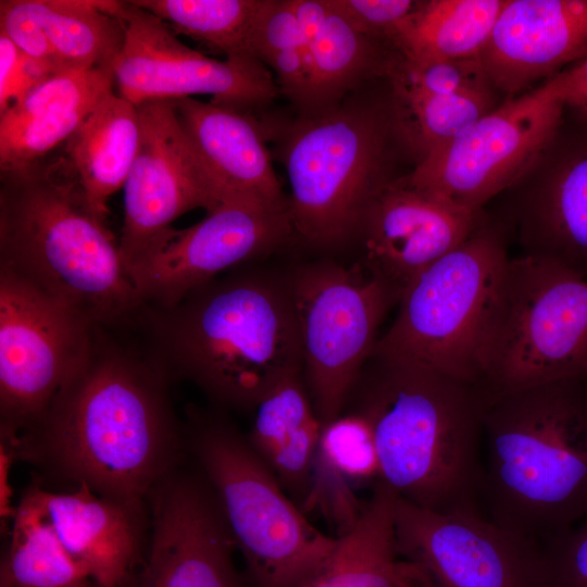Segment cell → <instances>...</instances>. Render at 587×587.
Wrapping results in <instances>:
<instances>
[{
  "mask_svg": "<svg viewBox=\"0 0 587 587\" xmlns=\"http://www.w3.org/2000/svg\"><path fill=\"white\" fill-rule=\"evenodd\" d=\"M172 377L96 327L90 353L40 419L13 438L16 459L51 480L148 510L155 487L180 467L185 424L170 396Z\"/></svg>",
  "mask_w": 587,
  "mask_h": 587,
  "instance_id": "6da1fadb",
  "label": "cell"
},
{
  "mask_svg": "<svg viewBox=\"0 0 587 587\" xmlns=\"http://www.w3.org/2000/svg\"><path fill=\"white\" fill-rule=\"evenodd\" d=\"M147 350L172 379L195 384L220 409L253 411L287 376L302 372L287 275L235 267L168 308L145 305Z\"/></svg>",
  "mask_w": 587,
  "mask_h": 587,
  "instance_id": "7a4b0ae2",
  "label": "cell"
},
{
  "mask_svg": "<svg viewBox=\"0 0 587 587\" xmlns=\"http://www.w3.org/2000/svg\"><path fill=\"white\" fill-rule=\"evenodd\" d=\"M486 404L477 385L372 355L344 412L370 425L379 483L398 498L436 512L480 511Z\"/></svg>",
  "mask_w": 587,
  "mask_h": 587,
  "instance_id": "3957f363",
  "label": "cell"
},
{
  "mask_svg": "<svg viewBox=\"0 0 587 587\" xmlns=\"http://www.w3.org/2000/svg\"><path fill=\"white\" fill-rule=\"evenodd\" d=\"M0 268L95 326L138 325L145 303L66 155L0 171Z\"/></svg>",
  "mask_w": 587,
  "mask_h": 587,
  "instance_id": "277c9868",
  "label": "cell"
},
{
  "mask_svg": "<svg viewBox=\"0 0 587 587\" xmlns=\"http://www.w3.org/2000/svg\"><path fill=\"white\" fill-rule=\"evenodd\" d=\"M480 504L540 544L587 517V378L487 400Z\"/></svg>",
  "mask_w": 587,
  "mask_h": 587,
  "instance_id": "5b68a950",
  "label": "cell"
},
{
  "mask_svg": "<svg viewBox=\"0 0 587 587\" xmlns=\"http://www.w3.org/2000/svg\"><path fill=\"white\" fill-rule=\"evenodd\" d=\"M186 447L210 486L254 587H302L333 553L320 530L221 412L192 411Z\"/></svg>",
  "mask_w": 587,
  "mask_h": 587,
  "instance_id": "8992f818",
  "label": "cell"
},
{
  "mask_svg": "<svg viewBox=\"0 0 587 587\" xmlns=\"http://www.w3.org/2000/svg\"><path fill=\"white\" fill-rule=\"evenodd\" d=\"M510 259L507 225L486 216L408 286L372 355L423 365L482 387L484 345Z\"/></svg>",
  "mask_w": 587,
  "mask_h": 587,
  "instance_id": "52a82bcc",
  "label": "cell"
},
{
  "mask_svg": "<svg viewBox=\"0 0 587 587\" xmlns=\"http://www.w3.org/2000/svg\"><path fill=\"white\" fill-rule=\"evenodd\" d=\"M394 139L389 105L339 102L298 122L283 151L294 230L317 247L357 235L372 199L394 180Z\"/></svg>",
  "mask_w": 587,
  "mask_h": 587,
  "instance_id": "ba28073f",
  "label": "cell"
},
{
  "mask_svg": "<svg viewBox=\"0 0 587 587\" xmlns=\"http://www.w3.org/2000/svg\"><path fill=\"white\" fill-rule=\"evenodd\" d=\"M587 378V279L549 260L511 258L483 350L487 400Z\"/></svg>",
  "mask_w": 587,
  "mask_h": 587,
  "instance_id": "9c48e42d",
  "label": "cell"
},
{
  "mask_svg": "<svg viewBox=\"0 0 587 587\" xmlns=\"http://www.w3.org/2000/svg\"><path fill=\"white\" fill-rule=\"evenodd\" d=\"M302 372L316 414L326 424L346 407L373 354L378 328L399 296L360 263L302 264L287 275Z\"/></svg>",
  "mask_w": 587,
  "mask_h": 587,
  "instance_id": "30bf717a",
  "label": "cell"
},
{
  "mask_svg": "<svg viewBox=\"0 0 587 587\" xmlns=\"http://www.w3.org/2000/svg\"><path fill=\"white\" fill-rule=\"evenodd\" d=\"M565 110L549 78L479 117L416 163L404 178L457 208L483 211L532 165L554 135Z\"/></svg>",
  "mask_w": 587,
  "mask_h": 587,
  "instance_id": "8fae6325",
  "label": "cell"
},
{
  "mask_svg": "<svg viewBox=\"0 0 587 587\" xmlns=\"http://www.w3.org/2000/svg\"><path fill=\"white\" fill-rule=\"evenodd\" d=\"M0 268V432L17 437L87 360L95 328Z\"/></svg>",
  "mask_w": 587,
  "mask_h": 587,
  "instance_id": "7c38bea8",
  "label": "cell"
},
{
  "mask_svg": "<svg viewBox=\"0 0 587 587\" xmlns=\"http://www.w3.org/2000/svg\"><path fill=\"white\" fill-rule=\"evenodd\" d=\"M109 9L125 24L114 83L135 105L210 95L216 104L253 113L276 97L275 78L257 58L217 61L184 45L167 24L132 1H110Z\"/></svg>",
  "mask_w": 587,
  "mask_h": 587,
  "instance_id": "4fadbf2b",
  "label": "cell"
},
{
  "mask_svg": "<svg viewBox=\"0 0 587 587\" xmlns=\"http://www.w3.org/2000/svg\"><path fill=\"white\" fill-rule=\"evenodd\" d=\"M399 555L426 587H547L541 544L480 511L436 512L397 497Z\"/></svg>",
  "mask_w": 587,
  "mask_h": 587,
  "instance_id": "5bb4252c",
  "label": "cell"
},
{
  "mask_svg": "<svg viewBox=\"0 0 587 587\" xmlns=\"http://www.w3.org/2000/svg\"><path fill=\"white\" fill-rule=\"evenodd\" d=\"M292 229L289 205L226 201L188 228H170L127 271L145 305L168 308L217 276L266 257Z\"/></svg>",
  "mask_w": 587,
  "mask_h": 587,
  "instance_id": "9a60e30c",
  "label": "cell"
},
{
  "mask_svg": "<svg viewBox=\"0 0 587 587\" xmlns=\"http://www.w3.org/2000/svg\"><path fill=\"white\" fill-rule=\"evenodd\" d=\"M137 108L139 147L124 184V221L117 242L126 268L177 217L198 208L210 212L224 202L185 134L173 101L151 100Z\"/></svg>",
  "mask_w": 587,
  "mask_h": 587,
  "instance_id": "2e32d148",
  "label": "cell"
},
{
  "mask_svg": "<svg viewBox=\"0 0 587 587\" xmlns=\"http://www.w3.org/2000/svg\"><path fill=\"white\" fill-rule=\"evenodd\" d=\"M575 115L504 192L523 254L587 279V117Z\"/></svg>",
  "mask_w": 587,
  "mask_h": 587,
  "instance_id": "e0dca14e",
  "label": "cell"
},
{
  "mask_svg": "<svg viewBox=\"0 0 587 587\" xmlns=\"http://www.w3.org/2000/svg\"><path fill=\"white\" fill-rule=\"evenodd\" d=\"M149 546L133 587H245L235 542L202 475L182 467L152 491Z\"/></svg>",
  "mask_w": 587,
  "mask_h": 587,
  "instance_id": "ac0fdd59",
  "label": "cell"
},
{
  "mask_svg": "<svg viewBox=\"0 0 587 587\" xmlns=\"http://www.w3.org/2000/svg\"><path fill=\"white\" fill-rule=\"evenodd\" d=\"M486 218L411 186L404 177L387 184L370 202L358 234L361 265L385 282L399 300L427 267L464 241Z\"/></svg>",
  "mask_w": 587,
  "mask_h": 587,
  "instance_id": "d6986e66",
  "label": "cell"
},
{
  "mask_svg": "<svg viewBox=\"0 0 587 587\" xmlns=\"http://www.w3.org/2000/svg\"><path fill=\"white\" fill-rule=\"evenodd\" d=\"M587 57V0H507L479 61L514 96Z\"/></svg>",
  "mask_w": 587,
  "mask_h": 587,
  "instance_id": "ffe728a7",
  "label": "cell"
},
{
  "mask_svg": "<svg viewBox=\"0 0 587 587\" xmlns=\"http://www.w3.org/2000/svg\"><path fill=\"white\" fill-rule=\"evenodd\" d=\"M28 488L64 549L92 582L129 585L149 529V509L101 497L86 486L57 491L37 480Z\"/></svg>",
  "mask_w": 587,
  "mask_h": 587,
  "instance_id": "44dd1931",
  "label": "cell"
},
{
  "mask_svg": "<svg viewBox=\"0 0 587 587\" xmlns=\"http://www.w3.org/2000/svg\"><path fill=\"white\" fill-rule=\"evenodd\" d=\"M177 118L224 202L246 200L287 207L253 113L191 98L174 99Z\"/></svg>",
  "mask_w": 587,
  "mask_h": 587,
  "instance_id": "7402d4cb",
  "label": "cell"
},
{
  "mask_svg": "<svg viewBox=\"0 0 587 587\" xmlns=\"http://www.w3.org/2000/svg\"><path fill=\"white\" fill-rule=\"evenodd\" d=\"M112 70L57 73L0 114V171L21 168L65 143L112 90Z\"/></svg>",
  "mask_w": 587,
  "mask_h": 587,
  "instance_id": "603a6c76",
  "label": "cell"
},
{
  "mask_svg": "<svg viewBox=\"0 0 587 587\" xmlns=\"http://www.w3.org/2000/svg\"><path fill=\"white\" fill-rule=\"evenodd\" d=\"M378 482L379 461L371 427L360 414L345 411L322 427L301 509L307 515L320 513L339 537L362 513L365 503L358 492Z\"/></svg>",
  "mask_w": 587,
  "mask_h": 587,
  "instance_id": "cb8c5ba5",
  "label": "cell"
},
{
  "mask_svg": "<svg viewBox=\"0 0 587 587\" xmlns=\"http://www.w3.org/2000/svg\"><path fill=\"white\" fill-rule=\"evenodd\" d=\"M247 439L292 500L302 505L323 424L302 372L274 386L253 410Z\"/></svg>",
  "mask_w": 587,
  "mask_h": 587,
  "instance_id": "d4e9b609",
  "label": "cell"
},
{
  "mask_svg": "<svg viewBox=\"0 0 587 587\" xmlns=\"http://www.w3.org/2000/svg\"><path fill=\"white\" fill-rule=\"evenodd\" d=\"M308 43L315 86V111L339 102L373 75H386L394 50L361 32L333 0H291Z\"/></svg>",
  "mask_w": 587,
  "mask_h": 587,
  "instance_id": "484cf974",
  "label": "cell"
},
{
  "mask_svg": "<svg viewBox=\"0 0 587 587\" xmlns=\"http://www.w3.org/2000/svg\"><path fill=\"white\" fill-rule=\"evenodd\" d=\"M396 499L378 482L355 524L336 537L327 562L302 587H426L420 570L397 551Z\"/></svg>",
  "mask_w": 587,
  "mask_h": 587,
  "instance_id": "4316f807",
  "label": "cell"
},
{
  "mask_svg": "<svg viewBox=\"0 0 587 587\" xmlns=\"http://www.w3.org/2000/svg\"><path fill=\"white\" fill-rule=\"evenodd\" d=\"M139 139L137 105L111 91L65 142L64 154L78 176L87 203L103 223L109 199L124 187Z\"/></svg>",
  "mask_w": 587,
  "mask_h": 587,
  "instance_id": "83f0119b",
  "label": "cell"
},
{
  "mask_svg": "<svg viewBox=\"0 0 587 587\" xmlns=\"http://www.w3.org/2000/svg\"><path fill=\"white\" fill-rule=\"evenodd\" d=\"M505 3L507 0L420 1L391 47L411 60H479Z\"/></svg>",
  "mask_w": 587,
  "mask_h": 587,
  "instance_id": "f1b7e54d",
  "label": "cell"
},
{
  "mask_svg": "<svg viewBox=\"0 0 587 587\" xmlns=\"http://www.w3.org/2000/svg\"><path fill=\"white\" fill-rule=\"evenodd\" d=\"M92 580L72 559L27 488L12 517L0 587H86Z\"/></svg>",
  "mask_w": 587,
  "mask_h": 587,
  "instance_id": "f546056e",
  "label": "cell"
},
{
  "mask_svg": "<svg viewBox=\"0 0 587 587\" xmlns=\"http://www.w3.org/2000/svg\"><path fill=\"white\" fill-rule=\"evenodd\" d=\"M42 28L65 70L108 68L125 41V24L108 1L33 0Z\"/></svg>",
  "mask_w": 587,
  "mask_h": 587,
  "instance_id": "4dcf8cb0",
  "label": "cell"
},
{
  "mask_svg": "<svg viewBox=\"0 0 587 587\" xmlns=\"http://www.w3.org/2000/svg\"><path fill=\"white\" fill-rule=\"evenodd\" d=\"M492 86L457 93L391 91L389 111L398 141L422 161L497 105Z\"/></svg>",
  "mask_w": 587,
  "mask_h": 587,
  "instance_id": "1f68e13d",
  "label": "cell"
},
{
  "mask_svg": "<svg viewBox=\"0 0 587 587\" xmlns=\"http://www.w3.org/2000/svg\"><path fill=\"white\" fill-rule=\"evenodd\" d=\"M251 54L275 75L285 95L315 109L313 68L291 0H263L250 39Z\"/></svg>",
  "mask_w": 587,
  "mask_h": 587,
  "instance_id": "d6a6232c",
  "label": "cell"
},
{
  "mask_svg": "<svg viewBox=\"0 0 587 587\" xmlns=\"http://www.w3.org/2000/svg\"><path fill=\"white\" fill-rule=\"evenodd\" d=\"M176 33L228 57L252 55L250 39L263 0H132ZM253 57V55H252Z\"/></svg>",
  "mask_w": 587,
  "mask_h": 587,
  "instance_id": "836d02e7",
  "label": "cell"
},
{
  "mask_svg": "<svg viewBox=\"0 0 587 587\" xmlns=\"http://www.w3.org/2000/svg\"><path fill=\"white\" fill-rule=\"evenodd\" d=\"M541 547L547 587H587V517Z\"/></svg>",
  "mask_w": 587,
  "mask_h": 587,
  "instance_id": "e575fe53",
  "label": "cell"
},
{
  "mask_svg": "<svg viewBox=\"0 0 587 587\" xmlns=\"http://www.w3.org/2000/svg\"><path fill=\"white\" fill-rule=\"evenodd\" d=\"M0 32L5 34L26 55L46 64L54 73L65 70L55 54L33 0H1Z\"/></svg>",
  "mask_w": 587,
  "mask_h": 587,
  "instance_id": "d590c367",
  "label": "cell"
},
{
  "mask_svg": "<svg viewBox=\"0 0 587 587\" xmlns=\"http://www.w3.org/2000/svg\"><path fill=\"white\" fill-rule=\"evenodd\" d=\"M333 1L361 32L389 46L420 3L413 0Z\"/></svg>",
  "mask_w": 587,
  "mask_h": 587,
  "instance_id": "8d00e7d4",
  "label": "cell"
},
{
  "mask_svg": "<svg viewBox=\"0 0 587 587\" xmlns=\"http://www.w3.org/2000/svg\"><path fill=\"white\" fill-rule=\"evenodd\" d=\"M565 105L587 117V57L551 77Z\"/></svg>",
  "mask_w": 587,
  "mask_h": 587,
  "instance_id": "74e56055",
  "label": "cell"
},
{
  "mask_svg": "<svg viewBox=\"0 0 587 587\" xmlns=\"http://www.w3.org/2000/svg\"><path fill=\"white\" fill-rule=\"evenodd\" d=\"M23 58L24 53L5 34L0 32V114L12 103Z\"/></svg>",
  "mask_w": 587,
  "mask_h": 587,
  "instance_id": "f35d334b",
  "label": "cell"
},
{
  "mask_svg": "<svg viewBox=\"0 0 587 587\" xmlns=\"http://www.w3.org/2000/svg\"><path fill=\"white\" fill-rule=\"evenodd\" d=\"M86 587H102L95 582L89 583Z\"/></svg>",
  "mask_w": 587,
  "mask_h": 587,
  "instance_id": "ab89813d",
  "label": "cell"
}]
</instances>
